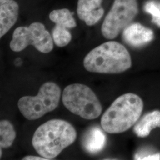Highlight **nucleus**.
<instances>
[{
	"mask_svg": "<svg viewBox=\"0 0 160 160\" xmlns=\"http://www.w3.org/2000/svg\"><path fill=\"white\" fill-rule=\"evenodd\" d=\"M102 1L103 0H78L77 14L80 20L88 26L98 23L104 13L102 6Z\"/></svg>",
	"mask_w": 160,
	"mask_h": 160,
	"instance_id": "obj_9",
	"label": "nucleus"
},
{
	"mask_svg": "<svg viewBox=\"0 0 160 160\" xmlns=\"http://www.w3.org/2000/svg\"><path fill=\"white\" fill-rule=\"evenodd\" d=\"M14 64L16 66H20L22 64V60L21 58H18L17 59H16V60L14 61Z\"/></svg>",
	"mask_w": 160,
	"mask_h": 160,
	"instance_id": "obj_18",
	"label": "nucleus"
},
{
	"mask_svg": "<svg viewBox=\"0 0 160 160\" xmlns=\"http://www.w3.org/2000/svg\"><path fill=\"white\" fill-rule=\"evenodd\" d=\"M143 11L152 16V22L160 28V1L148 0L143 5Z\"/></svg>",
	"mask_w": 160,
	"mask_h": 160,
	"instance_id": "obj_15",
	"label": "nucleus"
},
{
	"mask_svg": "<svg viewBox=\"0 0 160 160\" xmlns=\"http://www.w3.org/2000/svg\"><path fill=\"white\" fill-rule=\"evenodd\" d=\"M19 6L17 2L10 0L0 6V38L12 29L17 22Z\"/></svg>",
	"mask_w": 160,
	"mask_h": 160,
	"instance_id": "obj_10",
	"label": "nucleus"
},
{
	"mask_svg": "<svg viewBox=\"0 0 160 160\" xmlns=\"http://www.w3.org/2000/svg\"><path fill=\"white\" fill-rule=\"evenodd\" d=\"M62 99L69 111L87 120L96 119L102 113V107L97 96L84 84L75 83L66 87Z\"/></svg>",
	"mask_w": 160,
	"mask_h": 160,
	"instance_id": "obj_4",
	"label": "nucleus"
},
{
	"mask_svg": "<svg viewBox=\"0 0 160 160\" xmlns=\"http://www.w3.org/2000/svg\"><path fill=\"white\" fill-rule=\"evenodd\" d=\"M0 155H1H1H2V148H1V152H0Z\"/></svg>",
	"mask_w": 160,
	"mask_h": 160,
	"instance_id": "obj_20",
	"label": "nucleus"
},
{
	"mask_svg": "<svg viewBox=\"0 0 160 160\" xmlns=\"http://www.w3.org/2000/svg\"><path fill=\"white\" fill-rule=\"evenodd\" d=\"M138 12L137 0H114L102 26V33L108 39L116 38L131 23Z\"/></svg>",
	"mask_w": 160,
	"mask_h": 160,
	"instance_id": "obj_7",
	"label": "nucleus"
},
{
	"mask_svg": "<svg viewBox=\"0 0 160 160\" xmlns=\"http://www.w3.org/2000/svg\"><path fill=\"white\" fill-rule=\"evenodd\" d=\"M16 137V132L12 123L8 120L0 122V147L1 148L10 147Z\"/></svg>",
	"mask_w": 160,
	"mask_h": 160,
	"instance_id": "obj_14",
	"label": "nucleus"
},
{
	"mask_svg": "<svg viewBox=\"0 0 160 160\" xmlns=\"http://www.w3.org/2000/svg\"><path fill=\"white\" fill-rule=\"evenodd\" d=\"M84 68L89 72L100 74H118L132 66L131 55L120 43L109 41L90 52L84 59Z\"/></svg>",
	"mask_w": 160,
	"mask_h": 160,
	"instance_id": "obj_2",
	"label": "nucleus"
},
{
	"mask_svg": "<svg viewBox=\"0 0 160 160\" xmlns=\"http://www.w3.org/2000/svg\"><path fill=\"white\" fill-rule=\"evenodd\" d=\"M9 1H10V0H0V3L3 4V3H5L6 2Z\"/></svg>",
	"mask_w": 160,
	"mask_h": 160,
	"instance_id": "obj_19",
	"label": "nucleus"
},
{
	"mask_svg": "<svg viewBox=\"0 0 160 160\" xmlns=\"http://www.w3.org/2000/svg\"><path fill=\"white\" fill-rule=\"evenodd\" d=\"M23 160H48L46 158H44L42 156L38 157V156H33V155H29L24 157Z\"/></svg>",
	"mask_w": 160,
	"mask_h": 160,
	"instance_id": "obj_17",
	"label": "nucleus"
},
{
	"mask_svg": "<svg viewBox=\"0 0 160 160\" xmlns=\"http://www.w3.org/2000/svg\"><path fill=\"white\" fill-rule=\"evenodd\" d=\"M125 42L133 48H141L153 40L154 35L151 29L139 23H131L123 30Z\"/></svg>",
	"mask_w": 160,
	"mask_h": 160,
	"instance_id": "obj_8",
	"label": "nucleus"
},
{
	"mask_svg": "<svg viewBox=\"0 0 160 160\" xmlns=\"http://www.w3.org/2000/svg\"><path fill=\"white\" fill-rule=\"evenodd\" d=\"M106 143V137L98 127H92L86 132L82 138V145L90 154H94L101 151Z\"/></svg>",
	"mask_w": 160,
	"mask_h": 160,
	"instance_id": "obj_11",
	"label": "nucleus"
},
{
	"mask_svg": "<svg viewBox=\"0 0 160 160\" xmlns=\"http://www.w3.org/2000/svg\"><path fill=\"white\" fill-rule=\"evenodd\" d=\"M76 138L77 132L71 124L65 120L52 119L36 130L32 145L40 156L49 160L57 157Z\"/></svg>",
	"mask_w": 160,
	"mask_h": 160,
	"instance_id": "obj_1",
	"label": "nucleus"
},
{
	"mask_svg": "<svg viewBox=\"0 0 160 160\" xmlns=\"http://www.w3.org/2000/svg\"><path fill=\"white\" fill-rule=\"evenodd\" d=\"M142 99L133 93H126L117 98L103 114L101 125L109 133H120L134 125L142 112Z\"/></svg>",
	"mask_w": 160,
	"mask_h": 160,
	"instance_id": "obj_3",
	"label": "nucleus"
},
{
	"mask_svg": "<svg viewBox=\"0 0 160 160\" xmlns=\"http://www.w3.org/2000/svg\"><path fill=\"white\" fill-rule=\"evenodd\" d=\"M29 45L43 53L52 51L53 40L43 24L34 22L29 27H18L14 31L10 44L12 51H22Z\"/></svg>",
	"mask_w": 160,
	"mask_h": 160,
	"instance_id": "obj_6",
	"label": "nucleus"
},
{
	"mask_svg": "<svg viewBox=\"0 0 160 160\" xmlns=\"http://www.w3.org/2000/svg\"><path fill=\"white\" fill-rule=\"evenodd\" d=\"M61 95V88L57 84L47 82L40 87L37 96L20 98L18 108L25 118L36 120L57 108Z\"/></svg>",
	"mask_w": 160,
	"mask_h": 160,
	"instance_id": "obj_5",
	"label": "nucleus"
},
{
	"mask_svg": "<svg viewBox=\"0 0 160 160\" xmlns=\"http://www.w3.org/2000/svg\"><path fill=\"white\" fill-rule=\"evenodd\" d=\"M49 19L55 23V26L61 29H69L74 28L77 23L72 13L67 8L55 10L49 14Z\"/></svg>",
	"mask_w": 160,
	"mask_h": 160,
	"instance_id": "obj_13",
	"label": "nucleus"
},
{
	"mask_svg": "<svg viewBox=\"0 0 160 160\" xmlns=\"http://www.w3.org/2000/svg\"><path fill=\"white\" fill-rule=\"evenodd\" d=\"M157 127H160V111L155 110L145 114L134 126L133 130L138 137L144 138Z\"/></svg>",
	"mask_w": 160,
	"mask_h": 160,
	"instance_id": "obj_12",
	"label": "nucleus"
},
{
	"mask_svg": "<svg viewBox=\"0 0 160 160\" xmlns=\"http://www.w3.org/2000/svg\"><path fill=\"white\" fill-rule=\"evenodd\" d=\"M141 160H160V153H155V154H149L144 155L141 158Z\"/></svg>",
	"mask_w": 160,
	"mask_h": 160,
	"instance_id": "obj_16",
	"label": "nucleus"
}]
</instances>
